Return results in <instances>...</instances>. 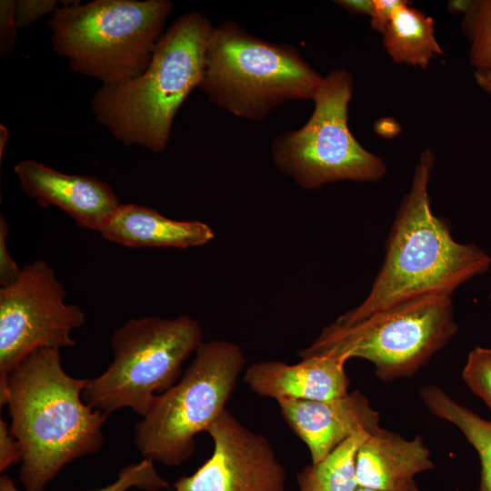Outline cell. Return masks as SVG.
<instances>
[{
	"mask_svg": "<svg viewBox=\"0 0 491 491\" xmlns=\"http://www.w3.org/2000/svg\"><path fill=\"white\" fill-rule=\"evenodd\" d=\"M88 381L67 375L54 348L31 353L9 376L5 405L25 491H43L65 465L102 448L108 416L84 402Z\"/></svg>",
	"mask_w": 491,
	"mask_h": 491,
	"instance_id": "1",
	"label": "cell"
},
{
	"mask_svg": "<svg viewBox=\"0 0 491 491\" xmlns=\"http://www.w3.org/2000/svg\"><path fill=\"white\" fill-rule=\"evenodd\" d=\"M434 163L433 152L425 149L393 222L384 263L369 294L336 324H355L427 296H452L460 285L489 269L491 257L484 250L456 242L448 225L433 214L428 184Z\"/></svg>",
	"mask_w": 491,
	"mask_h": 491,
	"instance_id": "2",
	"label": "cell"
},
{
	"mask_svg": "<svg viewBox=\"0 0 491 491\" xmlns=\"http://www.w3.org/2000/svg\"><path fill=\"white\" fill-rule=\"evenodd\" d=\"M214 27L198 11L179 16L164 33L143 73L95 91L91 109L96 120L125 146L165 151L175 115L202 82Z\"/></svg>",
	"mask_w": 491,
	"mask_h": 491,
	"instance_id": "3",
	"label": "cell"
},
{
	"mask_svg": "<svg viewBox=\"0 0 491 491\" xmlns=\"http://www.w3.org/2000/svg\"><path fill=\"white\" fill-rule=\"evenodd\" d=\"M172 9L168 0L69 1L48 21L52 46L75 73L120 84L147 68Z\"/></svg>",
	"mask_w": 491,
	"mask_h": 491,
	"instance_id": "4",
	"label": "cell"
},
{
	"mask_svg": "<svg viewBox=\"0 0 491 491\" xmlns=\"http://www.w3.org/2000/svg\"><path fill=\"white\" fill-rule=\"evenodd\" d=\"M323 77L295 47L225 21L212 32L199 88L218 107L261 121L287 102L313 101Z\"/></svg>",
	"mask_w": 491,
	"mask_h": 491,
	"instance_id": "5",
	"label": "cell"
},
{
	"mask_svg": "<svg viewBox=\"0 0 491 491\" xmlns=\"http://www.w3.org/2000/svg\"><path fill=\"white\" fill-rule=\"evenodd\" d=\"M200 324L188 316L131 318L110 339L113 361L89 379L82 398L109 415L130 407L145 416L156 396L177 381L183 363L203 341Z\"/></svg>",
	"mask_w": 491,
	"mask_h": 491,
	"instance_id": "6",
	"label": "cell"
},
{
	"mask_svg": "<svg viewBox=\"0 0 491 491\" xmlns=\"http://www.w3.org/2000/svg\"><path fill=\"white\" fill-rule=\"evenodd\" d=\"M457 332L451 296L433 295L380 311L357 323L326 326L299 355L362 358L384 382L410 377Z\"/></svg>",
	"mask_w": 491,
	"mask_h": 491,
	"instance_id": "7",
	"label": "cell"
},
{
	"mask_svg": "<svg viewBox=\"0 0 491 491\" xmlns=\"http://www.w3.org/2000/svg\"><path fill=\"white\" fill-rule=\"evenodd\" d=\"M246 360L229 341L203 342L178 383L156 396L135 426V445L144 458L180 466L195 449V436L207 431L226 409Z\"/></svg>",
	"mask_w": 491,
	"mask_h": 491,
	"instance_id": "8",
	"label": "cell"
},
{
	"mask_svg": "<svg viewBox=\"0 0 491 491\" xmlns=\"http://www.w3.org/2000/svg\"><path fill=\"white\" fill-rule=\"evenodd\" d=\"M353 88L348 71L331 70L315 95L307 122L274 139V165L300 187L315 190L338 181L376 182L385 176L384 161L365 149L349 129Z\"/></svg>",
	"mask_w": 491,
	"mask_h": 491,
	"instance_id": "9",
	"label": "cell"
},
{
	"mask_svg": "<svg viewBox=\"0 0 491 491\" xmlns=\"http://www.w3.org/2000/svg\"><path fill=\"white\" fill-rule=\"evenodd\" d=\"M55 270L43 260L22 267L19 277L0 288V405L8 378L31 353L75 345L71 333L85 320L84 311L65 302Z\"/></svg>",
	"mask_w": 491,
	"mask_h": 491,
	"instance_id": "10",
	"label": "cell"
},
{
	"mask_svg": "<svg viewBox=\"0 0 491 491\" xmlns=\"http://www.w3.org/2000/svg\"><path fill=\"white\" fill-rule=\"evenodd\" d=\"M212 456L175 491H285L286 473L268 439L243 426L227 409L206 431Z\"/></svg>",
	"mask_w": 491,
	"mask_h": 491,
	"instance_id": "11",
	"label": "cell"
},
{
	"mask_svg": "<svg viewBox=\"0 0 491 491\" xmlns=\"http://www.w3.org/2000/svg\"><path fill=\"white\" fill-rule=\"evenodd\" d=\"M14 171L26 195L63 210L85 229L100 232L121 205L112 187L93 176L67 175L35 160L18 162Z\"/></svg>",
	"mask_w": 491,
	"mask_h": 491,
	"instance_id": "12",
	"label": "cell"
},
{
	"mask_svg": "<svg viewBox=\"0 0 491 491\" xmlns=\"http://www.w3.org/2000/svg\"><path fill=\"white\" fill-rule=\"evenodd\" d=\"M278 405L287 425L307 446L312 464L354 435L371 434L379 426L378 412L359 391L334 400H285Z\"/></svg>",
	"mask_w": 491,
	"mask_h": 491,
	"instance_id": "13",
	"label": "cell"
},
{
	"mask_svg": "<svg viewBox=\"0 0 491 491\" xmlns=\"http://www.w3.org/2000/svg\"><path fill=\"white\" fill-rule=\"evenodd\" d=\"M345 364L328 356L303 357L293 365L282 361L258 362L246 369L244 382L254 393L277 402L334 400L349 393Z\"/></svg>",
	"mask_w": 491,
	"mask_h": 491,
	"instance_id": "14",
	"label": "cell"
},
{
	"mask_svg": "<svg viewBox=\"0 0 491 491\" xmlns=\"http://www.w3.org/2000/svg\"><path fill=\"white\" fill-rule=\"evenodd\" d=\"M434 466L421 436L407 440L380 426L360 445L356 457L358 486L377 490H394Z\"/></svg>",
	"mask_w": 491,
	"mask_h": 491,
	"instance_id": "15",
	"label": "cell"
},
{
	"mask_svg": "<svg viewBox=\"0 0 491 491\" xmlns=\"http://www.w3.org/2000/svg\"><path fill=\"white\" fill-rule=\"evenodd\" d=\"M99 233L106 240L130 248L185 249L215 237L212 228L203 222L174 220L135 204H121Z\"/></svg>",
	"mask_w": 491,
	"mask_h": 491,
	"instance_id": "16",
	"label": "cell"
},
{
	"mask_svg": "<svg viewBox=\"0 0 491 491\" xmlns=\"http://www.w3.org/2000/svg\"><path fill=\"white\" fill-rule=\"evenodd\" d=\"M381 34L384 47L395 63L426 69L434 58L444 55L433 18L407 1L396 7Z\"/></svg>",
	"mask_w": 491,
	"mask_h": 491,
	"instance_id": "17",
	"label": "cell"
},
{
	"mask_svg": "<svg viewBox=\"0 0 491 491\" xmlns=\"http://www.w3.org/2000/svg\"><path fill=\"white\" fill-rule=\"evenodd\" d=\"M420 397L434 416L456 426L474 446L481 464L478 491H491V421L457 403L438 386H423Z\"/></svg>",
	"mask_w": 491,
	"mask_h": 491,
	"instance_id": "18",
	"label": "cell"
},
{
	"mask_svg": "<svg viewBox=\"0 0 491 491\" xmlns=\"http://www.w3.org/2000/svg\"><path fill=\"white\" fill-rule=\"evenodd\" d=\"M369 435L357 433L320 462L306 466L297 475L299 491H356L360 487L356 474V453Z\"/></svg>",
	"mask_w": 491,
	"mask_h": 491,
	"instance_id": "19",
	"label": "cell"
},
{
	"mask_svg": "<svg viewBox=\"0 0 491 491\" xmlns=\"http://www.w3.org/2000/svg\"><path fill=\"white\" fill-rule=\"evenodd\" d=\"M450 6L463 14L470 64L476 70L491 69V0L452 1Z\"/></svg>",
	"mask_w": 491,
	"mask_h": 491,
	"instance_id": "20",
	"label": "cell"
},
{
	"mask_svg": "<svg viewBox=\"0 0 491 491\" xmlns=\"http://www.w3.org/2000/svg\"><path fill=\"white\" fill-rule=\"evenodd\" d=\"M154 462L150 458H143L139 463L131 464L123 467L117 474L116 480L100 489L90 491H126L136 487L145 491H158L168 487V482L156 471ZM0 491H21L15 481L8 476H1Z\"/></svg>",
	"mask_w": 491,
	"mask_h": 491,
	"instance_id": "21",
	"label": "cell"
},
{
	"mask_svg": "<svg viewBox=\"0 0 491 491\" xmlns=\"http://www.w3.org/2000/svg\"><path fill=\"white\" fill-rule=\"evenodd\" d=\"M462 378L491 411V348L476 347L469 353Z\"/></svg>",
	"mask_w": 491,
	"mask_h": 491,
	"instance_id": "22",
	"label": "cell"
},
{
	"mask_svg": "<svg viewBox=\"0 0 491 491\" xmlns=\"http://www.w3.org/2000/svg\"><path fill=\"white\" fill-rule=\"evenodd\" d=\"M55 0H18L15 5V20L18 29L29 27L47 14L57 8Z\"/></svg>",
	"mask_w": 491,
	"mask_h": 491,
	"instance_id": "23",
	"label": "cell"
},
{
	"mask_svg": "<svg viewBox=\"0 0 491 491\" xmlns=\"http://www.w3.org/2000/svg\"><path fill=\"white\" fill-rule=\"evenodd\" d=\"M15 0L0 1V56L9 55L15 45L17 26L15 20Z\"/></svg>",
	"mask_w": 491,
	"mask_h": 491,
	"instance_id": "24",
	"label": "cell"
},
{
	"mask_svg": "<svg viewBox=\"0 0 491 491\" xmlns=\"http://www.w3.org/2000/svg\"><path fill=\"white\" fill-rule=\"evenodd\" d=\"M8 225L3 215L0 216V284L7 286L13 284L20 276L22 267H19L9 255L6 246Z\"/></svg>",
	"mask_w": 491,
	"mask_h": 491,
	"instance_id": "25",
	"label": "cell"
},
{
	"mask_svg": "<svg viewBox=\"0 0 491 491\" xmlns=\"http://www.w3.org/2000/svg\"><path fill=\"white\" fill-rule=\"evenodd\" d=\"M21 458V448L10 430V426L5 420L0 419V471H5Z\"/></svg>",
	"mask_w": 491,
	"mask_h": 491,
	"instance_id": "26",
	"label": "cell"
},
{
	"mask_svg": "<svg viewBox=\"0 0 491 491\" xmlns=\"http://www.w3.org/2000/svg\"><path fill=\"white\" fill-rule=\"evenodd\" d=\"M403 0H373L370 16L371 27L380 33L388 24L394 10Z\"/></svg>",
	"mask_w": 491,
	"mask_h": 491,
	"instance_id": "27",
	"label": "cell"
},
{
	"mask_svg": "<svg viewBox=\"0 0 491 491\" xmlns=\"http://www.w3.org/2000/svg\"><path fill=\"white\" fill-rule=\"evenodd\" d=\"M336 3L352 14L370 15L372 12L373 0H342Z\"/></svg>",
	"mask_w": 491,
	"mask_h": 491,
	"instance_id": "28",
	"label": "cell"
},
{
	"mask_svg": "<svg viewBox=\"0 0 491 491\" xmlns=\"http://www.w3.org/2000/svg\"><path fill=\"white\" fill-rule=\"evenodd\" d=\"M376 133L386 137H392L398 134L399 126L393 119H380L375 125Z\"/></svg>",
	"mask_w": 491,
	"mask_h": 491,
	"instance_id": "29",
	"label": "cell"
},
{
	"mask_svg": "<svg viewBox=\"0 0 491 491\" xmlns=\"http://www.w3.org/2000/svg\"><path fill=\"white\" fill-rule=\"evenodd\" d=\"M475 80L484 91L491 95V69L476 70Z\"/></svg>",
	"mask_w": 491,
	"mask_h": 491,
	"instance_id": "30",
	"label": "cell"
},
{
	"mask_svg": "<svg viewBox=\"0 0 491 491\" xmlns=\"http://www.w3.org/2000/svg\"><path fill=\"white\" fill-rule=\"evenodd\" d=\"M356 491H420V490L414 479L394 490H377V489H372V488H366V487H359Z\"/></svg>",
	"mask_w": 491,
	"mask_h": 491,
	"instance_id": "31",
	"label": "cell"
},
{
	"mask_svg": "<svg viewBox=\"0 0 491 491\" xmlns=\"http://www.w3.org/2000/svg\"><path fill=\"white\" fill-rule=\"evenodd\" d=\"M0 130H1L0 157H2L3 151L6 143V139L8 137V132L5 126H3L2 125H1Z\"/></svg>",
	"mask_w": 491,
	"mask_h": 491,
	"instance_id": "32",
	"label": "cell"
},
{
	"mask_svg": "<svg viewBox=\"0 0 491 491\" xmlns=\"http://www.w3.org/2000/svg\"><path fill=\"white\" fill-rule=\"evenodd\" d=\"M489 297L491 298V293H490V296H489Z\"/></svg>",
	"mask_w": 491,
	"mask_h": 491,
	"instance_id": "33",
	"label": "cell"
}]
</instances>
